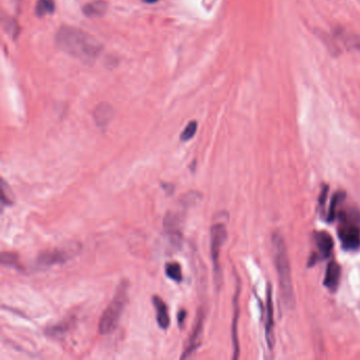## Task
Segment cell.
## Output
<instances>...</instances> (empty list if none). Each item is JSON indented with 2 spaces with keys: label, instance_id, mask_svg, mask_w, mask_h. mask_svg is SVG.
I'll return each instance as SVG.
<instances>
[{
  "label": "cell",
  "instance_id": "obj_15",
  "mask_svg": "<svg viewBox=\"0 0 360 360\" xmlns=\"http://www.w3.org/2000/svg\"><path fill=\"white\" fill-rule=\"evenodd\" d=\"M165 272L167 277L174 282H181L183 280L182 267L177 262H169L166 264Z\"/></svg>",
  "mask_w": 360,
  "mask_h": 360
},
{
  "label": "cell",
  "instance_id": "obj_7",
  "mask_svg": "<svg viewBox=\"0 0 360 360\" xmlns=\"http://www.w3.org/2000/svg\"><path fill=\"white\" fill-rule=\"evenodd\" d=\"M204 311L202 308L198 311L197 314V318L194 323V329H192V332L190 333V336L187 340V345L186 348L181 356L182 359L184 358H188L190 355H192L195 353V351L199 348L201 341H202V334H203V329H204Z\"/></svg>",
  "mask_w": 360,
  "mask_h": 360
},
{
  "label": "cell",
  "instance_id": "obj_4",
  "mask_svg": "<svg viewBox=\"0 0 360 360\" xmlns=\"http://www.w3.org/2000/svg\"><path fill=\"white\" fill-rule=\"evenodd\" d=\"M80 243H69L65 246L49 249L40 254L35 260L34 266L38 269H45L55 264H62L71 260L81 251Z\"/></svg>",
  "mask_w": 360,
  "mask_h": 360
},
{
  "label": "cell",
  "instance_id": "obj_21",
  "mask_svg": "<svg viewBox=\"0 0 360 360\" xmlns=\"http://www.w3.org/2000/svg\"><path fill=\"white\" fill-rule=\"evenodd\" d=\"M2 200L4 204H12L14 202V197H13V192L11 188L6 184V182L2 181Z\"/></svg>",
  "mask_w": 360,
  "mask_h": 360
},
{
  "label": "cell",
  "instance_id": "obj_6",
  "mask_svg": "<svg viewBox=\"0 0 360 360\" xmlns=\"http://www.w3.org/2000/svg\"><path fill=\"white\" fill-rule=\"evenodd\" d=\"M227 239V230L225 225L219 223L214 224L210 229V250H211V258L213 263V269L217 278L221 279V272H220V253L221 248L224 245V243Z\"/></svg>",
  "mask_w": 360,
  "mask_h": 360
},
{
  "label": "cell",
  "instance_id": "obj_1",
  "mask_svg": "<svg viewBox=\"0 0 360 360\" xmlns=\"http://www.w3.org/2000/svg\"><path fill=\"white\" fill-rule=\"evenodd\" d=\"M56 44L66 53L87 63H92L101 50L100 44L94 37L72 27H62L58 30Z\"/></svg>",
  "mask_w": 360,
  "mask_h": 360
},
{
  "label": "cell",
  "instance_id": "obj_10",
  "mask_svg": "<svg viewBox=\"0 0 360 360\" xmlns=\"http://www.w3.org/2000/svg\"><path fill=\"white\" fill-rule=\"evenodd\" d=\"M340 277H341L340 265L336 261H331L327 267L325 286H327L331 292H335L339 285Z\"/></svg>",
  "mask_w": 360,
  "mask_h": 360
},
{
  "label": "cell",
  "instance_id": "obj_23",
  "mask_svg": "<svg viewBox=\"0 0 360 360\" xmlns=\"http://www.w3.org/2000/svg\"><path fill=\"white\" fill-rule=\"evenodd\" d=\"M145 3H148V4H154V3H157L158 0H144Z\"/></svg>",
  "mask_w": 360,
  "mask_h": 360
},
{
  "label": "cell",
  "instance_id": "obj_16",
  "mask_svg": "<svg viewBox=\"0 0 360 360\" xmlns=\"http://www.w3.org/2000/svg\"><path fill=\"white\" fill-rule=\"evenodd\" d=\"M55 10V5L53 0H38L36 5V15L45 16L46 14H51Z\"/></svg>",
  "mask_w": 360,
  "mask_h": 360
},
{
  "label": "cell",
  "instance_id": "obj_2",
  "mask_svg": "<svg viewBox=\"0 0 360 360\" xmlns=\"http://www.w3.org/2000/svg\"><path fill=\"white\" fill-rule=\"evenodd\" d=\"M272 245L282 296H283L285 304L291 306L294 302V289L291 273V263L284 239L278 233L274 234L272 237Z\"/></svg>",
  "mask_w": 360,
  "mask_h": 360
},
{
  "label": "cell",
  "instance_id": "obj_8",
  "mask_svg": "<svg viewBox=\"0 0 360 360\" xmlns=\"http://www.w3.org/2000/svg\"><path fill=\"white\" fill-rule=\"evenodd\" d=\"M164 228L167 235L169 236L172 243L177 246L181 244L182 241V233H181V220L177 213L168 212L164 219Z\"/></svg>",
  "mask_w": 360,
  "mask_h": 360
},
{
  "label": "cell",
  "instance_id": "obj_11",
  "mask_svg": "<svg viewBox=\"0 0 360 360\" xmlns=\"http://www.w3.org/2000/svg\"><path fill=\"white\" fill-rule=\"evenodd\" d=\"M315 242L321 257L328 258L332 254L334 247V242L331 235L327 231H319V233L315 234Z\"/></svg>",
  "mask_w": 360,
  "mask_h": 360
},
{
  "label": "cell",
  "instance_id": "obj_13",
  "mask_svg": "<svg viewBox=\"0 0 360 360\" xmlns=\"http://www.w3.org/2000/svg\"><path fill=\"white\" fill-rule=\"evenodd\" d=\"M113 109L108 104H99L94 111V119L99 127L107 126L113 118Z\"/></svg>",
  "mask_w": 360,
  "mask_h": 360
},
{
  "label": "cell",
  "instance_id": "obj_5",
  "mask_svg": "<svg viewBox=\"0 0 360 360\" xmlns=\"http://www.w3.org/2000/svg\"><path fill=\"white\" fill-rule=\"evenodd\" d=\"M339 238L345 250H357L360 247V224L359 215L341 212Z\"/></svg>",
  "mask_w": 360,
  "mask_h": 360
},
{
  "label": "cell",
  "instance_id": "obj_18",
  "mask_svg": "<svg viewBox=\"0 0 360 360\" xmlns=\"http://www.w3.org/2000/svg\"><path fill=\"white\" fill-rule=\"evenodd\" d=\"M2 262H3L4 265L13 266V267H15V268H20L21 267V265L19 264L18 256L16 254H13V253L4 251L2 254Z\"/></svg>",
  "mask_w": 360,
  "mask_h": 360
},
{
  "label": "cell",
  "instance_id": "obj_14",
  "mask_svg": "<svg viewBox=\"0 0 360 360\" xmlns=\"http://www.w3.org/2000/svg\"><path fill=\"white\" fill-rule=\"evenodd\" d=\"M107 5L104 2H95L84 7V14L88 17L101 16L106 12Z\"/></svg>",
  "mask_w": 360,
  "mask_h": 360
},
{
  "label": "cell",
  "instance_id": "obj_19",
  "mask_svg": "<svg viewBox=\"0 0 360 360\" xmlns=\"http://www.w3.org/2000/svg\"><path fill=\"white\" fill-rule=\"evenodd\" d=\"M197 128H198L197 122H195V121L190 122L186 126L185 129L183 130V132L181 134V137H179V138H181L182 142H187V140H189V139H191L192 137H194L196 132H197Z\"/></svg>",
  "mask_w": 360,
  "mask_h": 360
},
{
  "label": "cell",
  "instance_id": "obj_3",
  "mask_svg": "<svg viewBox=\"0 0 360 360\" xmlns=\"http://www.w3.org/2000/svg\"><path fill=\"white\" fill-rule=\"evenodd\" d=\"M128 300V282L122 281L118 286L115 295L105 312L102 313L99 323L98 332L100 335H107V334L113 332L117 328L120 318L124 312Z\"/></svg>",
  "mask_w": 360,
  "mask_h": 360
},
{
  "label": "cell",
  "instance_id": "obj_9",
  "mask_svg": "<svg viewBox=\"0 0 360 360\" xmlns=\"http://www.w3.org/2000/svg\"><path fill=\"white\" fill-rule=\"evenodd\" d=\"M265 333L266 340L269 348L274 344V306L272 301V289L268 286L267 300H266V319H265Z\"/></svg>",
  "mask_w": 360,
  "mask_h": 360
},
{
  "label": "cell",
  "instance_id": "obj_20",
  "mask_svg": "<svg viewBox=\"0 0 360 360\" xmlns=\"http://www.w3.org/2000/svg\"><path fill=\"white\" fill-rule=\"evenodd\" d=\"M341 199H342V194H341V192H337V194L333 197V200H332V203H331V206H330V209H329V212H328V221L331 222V221L334 220V219H335L338 203L340 202Z\"/></svg>",
  "mask_w": 360,
  "mask_h": 360
},
{
  "label": "cell",
  "instance_id": "obj_17",
  "mask_svg": "<svg viewBox=\"0 0 360 360\" xmlns=\"http://www.w3.org/2000/svg\"><path fill=\"white\" fill-rule=\"evenodd\" d=\"M238 297H239V291L235 296V315H234V322H233V339H234V346H235V356L234 359L238 358L239 356V343L237 337V322L239 317V307H238Z\"/></svg>",
  "mask_w": 360,
  "mask_h": 360
},
{
  "label": "cell",
  "instance_id": "obj_12",
  "mask_svg": "<svg viewBox=\"0 0 360 360\" xmlns=\"http://www.w3.org/2000/svg\"><path fill=\"white\" fill-rule=\"evenodd\" d=\"M152 301H153L154 307H156V310H157L158 325L163 330L168 329V327L170 325V318H169L168 307H167V304L164 302V300L162 298L158 297V296H154V297L152 298Z\"/></svg>",
  "mask_w": 360,
  "mask_h": 360
},
{
  "label": "cell",
  "instance_id": "obj_22",
  "mask_svg": "<svg viewBox=\"0 0 360 360\" xmlns=\"http://www.w3.org/2000/svg\"><path fill=\"white\" fill-rule=\"evenodd\" d=\"M185 317H186V312H185L184 310H181V311L178 312V314H177V321H178L179 327L183 326V321H184Z\"/></svg>",
  "mask_w": 360,
  "mask_h": 360
}]
</instances>
